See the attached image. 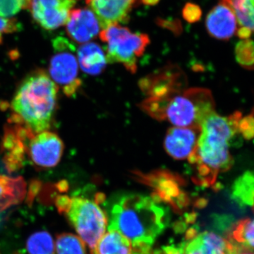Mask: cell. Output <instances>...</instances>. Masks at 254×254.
<instances>
[{
	"mask_svg": "<svg viewBox=\"0 0 254 254\" xmlns=\"http://www.w3.org/2000/svg\"><path fill=\"white\" fill-rule=\"evenodd\" d=\"M240 131H242L240 113L223 117L214 111L203 120L198 143L188 158L195 170V183L214 187L218 175L230 170L232 165L230 143Z\"/></svg>",
	"mask_w": 254,
	"mask_h": 254,
	"instance_id": "obj_1",
	"label": "cell"
},
{
	"mask_svg": "<svg viewBox=\"0 0 254 254\" xmlns=\"http://www.w3.org/2000/svg\"><path fill=\"white\" fill-rule=\"evenodd\" d=\"M158 200L134 193L113 198L108 205V230L120 232L132 245L151 246L169 222L168 211Z\"/></svg>",
	"mask_w": 254,
	"mask_h": 254,
	"instance_id": "obj_2",
	"label": "cell"
},
{
	"mask_svg": "<svg viewBox=\"0 0 254 254\" xmlns=\"http://www.w3.org/2000/svg\"><path fill=\"white\" fill-rule=\"evenodd\" d=\"M58 90L43 70L30 73L11 100L10 124L34 133L48 131L56 110Z\"/></svg>",
	"mask_w": 254,
	"mask_h": 254,
	"instance_id": "obj_3",
	"label": "cell"
},
{
	"mask_svg": "<svg viewBox=\"0 0 254 254\" xmlns=\"http://www.w3.org/2000/svg\"><path fill=\"white\" fill-rule=\"evenodd\" d=\"M141 109L152 118L168 121L175 127H196L215 111L211 92L203 88H191L160 98H148Z\"/></svg>",
	"mask_w": 254,
	"mask_h": 254,
	"instance_id": "obj_4",
	"label": "cell"
},
{
	"mask_svg": "<svg viewBox=\"0 0 254 254\" xmlns=\"http://www.w3.org/2000/svg\"><path fill=\"white\" fill-rule=\"evenodd\" d=\"M101 41L107 44L108 63L122 64L131 73L137 71V61L149 45L144 33H132L128 28L113 24L100 32Z\"/></svg>",
	"mask_w": 254,
	"mask_h": 254,
	"instance_id": "obj_5",
	"label": "cell"
},
{
	"mask_svg": "<svg viewBox=\"0 0 254 254\" xmlns=\"http://www.w3.org/2000/svg\"><path fill=\"white\" fill-rule=\"evenodd\" d=\"M80 238L94 250L100 238L105 235L108 218L95 200L73 197L64 213Z\"/></svg>",
	"mask_w": 254,
	"mask_h": 254,
	"instance_id": "obj_6",
	"label": "cell"
},
{
	"mask_svg": "<svg viewBox=\"0 0 254 254\" xmlns=\"http://www.w3.org/2000/svg\"><path fill=\"white\" fill-rule=\"evenodd\" d=\"M54 47L55 53L50 63V77L66 96H72L81 85L78 77V60L73 54L74 49L63 38L57 40Z\"/></svg>",
	"mask_w": 254,
	"mask_h": 254,
	"instance_id": "obj_7",
	"label": "cell"
},
{
	"mask_svg": "<svg viewBox=\"0 0 254 254\" xmlns=\"http://www.w3.org/2000/svg\"><path fill=\"white\" fill-rule=\"evenodd\" d=\"M25 155L32 164L41 169L56 166L63 154L64 144L61 138L53 132L45 131L33 133L23 128Z\"/></svg>",
	"mask_w": 254,
	"mask_h": 254,
	"instance_id": "obj_8",
	"label": "cell"
},
{
	"mask_svg": "<svg viewBox=\"0 0 254 254\" xmlns=\"http://www.w3.org/2000/svg\"><path fill=\"white\" fill-rule=\"evenodd\" d=\"M77 0H29L28 9L42 28L54 30L67 23Z\"/></svg>",
	"mask_w": 254,
	"mask_h": 254,
	"instance_id": "obj_9",
	"label": "cell"
},
{
	"mask_svg": "<svg viewBox=\"0 0 254 254\" xmlns=\"http://www.w3.org/2000/svg\"><path fill=\"white\" fill-rule=\"evenodd\" d=\"M186 81L180 68L169 66L143 78L140 86L148 98H160L185 89Z\"/></svg>",
	"mask_w": 254,
	"mask_h": 254,
	"instance_id": "obj_10",
	"label": "cell"
},
{
	"mask_svg": "<svg viewBox=\"0 0 254 254\" xmlns=\"http://www.w3.org/2000/svg\"><path fill=\"white\" fill-rule=\"evenodd\" d=\"M200 133V128L178 127L170 128L164 141L165 151L175 160H186L194 151Z\"/></svg>",
	"mask_w": 254,
	"mask_h": 254,
	"instance_id": "obj_11",
	"label": "cell"
},
{
	"mask_svg": "<svg viewBox=\"0 0 254 254\" xmlns=\"http://www.w3.org/2000/svg\"><path fill=\"white\" fill-rule=\"evenodd\" d=\"M66 24L68 36L78 43H88L101 28L96 15L89 9H73Z\"/></svg>",
	"mask_w": 254,
	"mask_h": 254,
	"instance_id": "obj_12",
	"label": "cell"
},
{
	"mask_svg": "<svg viewBox=\"0 0 254 254\" xmlns=\"http://www.w3.org/2000/svg\"><path fill=\"white\" fill-rule=\"evenodd\" d=\"M136 0H86L103 29L125 21Z\"/></svg>",
	"mask_w": 254,
	"mask_h": 254,
	"instance_id": "obj_13",
	"label": "cell"
},
{
	"mask_svg": "<svg viewBox=\"0 0 254 254\" xmlns=\"http://www.w3.org/2000/svg\"><path fill=\"white\" fill-rule=\"evenodd\" d=\"M209 34L218 40H229L237 31L236 16L232 10L220 2L209 12L205 20Z\"/></svg>",
	"mask_w": 254,
	"mask_h": 254,
	"instance_id": "obj_14",
	"label": "cell"
},
{
	"mask_svg": "<svg viewBox=\"0 0 254 254\" xmlns=\"http://www.w3.org/2000/svg\"><path fill=\"white\" fill-rule=\"evenodd\" d=\"M188 242L184 244L185 254H228V240L212 232H189Z\"/></svg>",
	"mask_w": 254,
	"mask_h": 254,
	"instance_id": "obj_15",
	"label": "cell"
},
{
	"mask_svg": "<svg viewBox=\"0 0 254 254\" xmlns=\"http://www.w3.org/2000/svg\"><path fill=\"white\" fill-rule=\"evenodd\" d=\"M78 63L83 72L89 75L100 74L108 63L106 55L101 47L95 43H86L78 50Z\"/></svg>",
	"mask_w": 254,
	"mask_h": 254,
	"instance_id": "obj_16",
	"label": "cell"
},
{
	"mask_svg": "<svg viewBox=\"0 0 254 254\" xmlns=\"http://www.w3.org/2000/svg\"><path fill=\"white\" fill-rule=\"evenodd\" d=\"M26 193V184L22 177L0 175V211L22 202Z\"/></svg>",
	"mask_w": 254,
	"mask_h": 254,
	"instance_id": "obj_17",
	"label": "cell"
},
{
	"mask_svg": "<svg viewBox=\"0 0 254 254\" xmlns=\"http://www.w3.org/2000/svg\"><path fill=\"white\" fill-rule=\"evenodd\" d=\"M130 241L115 230H109L100 238L93 254H131Z\"/></svg>",
	"mask_w": 254,
	"mask_h": 254,
	"instance_id": "obj_18",
	"label": "cell"
},
{
	"mask_svg": "<svg viewBox=\"0 0 254 254\" xmlns=\"http://www.w3.org/2000/svg\"><path fill=\"white\" fill-rule=\"evenodd\" d=\"M236 16L240 27L254 32V0H221Z\"/></svg>",
	"mask_w": 254,
	"mask_h": 254,
	"instance_id": "obj_19",
	"label": "cell"
},
{
	"mask_svg": "<svg viewBox=\"0 0 254 254\" xmlns=\"http://www.w3.org/2000/svg\"><path fill=\"white\" fill-rule=\"evenodd\" d=\"M229 240L254 252V218L239 222L234 227Z\"/></svg>",
	"mask_w": 254,
	"mask_h": 254,
	"instance_id": "obj_20",
	"label": "cell"
},
{
	"mask_svg": "<svg viewBox=\"0 0 254 254\" xmlns=\"http://www.w3.org/2000/svg\"><path fill=\"white\" fill-rule=\"evenodd\" d=\"M232 197L240 204L253 205L254 200V175L240 177L232 188Z\"/></svg>",
	"mask_w": 254,
	"mask_h": 254,
	"instance_id": "obj_21",
	"label": "cell"
},
{
	"mask_svg": "<svg viewBox=\"0 0 254 254\" xmlns=\"http://www.w3.org/2000/svg\"><path fill=\"white\" fill-rule=\"evenodd\" d=\"M29 254H55L53 237L47 232H38L32 235L27 241Z\"/></svg>",
	"mask_w": 254,
	"mask_h": 254,
	"instance_id": "obj_22",
	"label": "cell"
},
{
	"mask_svg": "<svg viewBox=\"0 0 254 254\" xmlns=\"http://www.w3.org/2000/svg\"><path fill=\"white\" fill-rule=\"evenodd\" d=\"M55 254H86L84 242L72 234H61L57 238Z\"/></svg>",
	"mask_w": 254,
	"mask_h": 254,
	"instance_id": "obj_23",
	"label": "cell"
},
{
	"mask_svg": "<svg viewBox=\"0 0 254 254\" xmlns=\"http://www.w3.org/2000/svg\"><path fill=\"white\" fill-rule=\"evenodd\" d=\"M29 0H0V16L10 17L28 8Z\"/></svg>",
	"mask_w": 254,
	"mask_h": 254,
	"instance_id": "obj_24",
	"label": "cell"
},
{
	"mask_svg": "<svg viewBox=\"0 0 254 254\" xmlns=\"http://www.w3.org/2000/svg\"><path fill=\"white\" fill-rule=\"evenodd\" d=\"M237 60L241 63H252L254 61V43L250 39L243 40L237 45Z\"/></svg>",
	"mask_w": 254,
	"mask_h": 254,
	"instance_id": "obj_25",
	"label": "cell"
},
{
	"mask_svg": "<svg viewBox=\"0 0 254 254\" xmlns=\"http://www.w3.org/2000/svg\"><path fill=\"white\" fill-rule=\"evenodd\" d=\"M183 16L188 22L194 23L200 19L201 10L197 5L189 3L184 8Z\"/></svg>",
	"mask_w": 254,
	"mask_h": 254,
	"instance_id": "obj_26",
	"label": "cell"
},
{
	"mask_svg": "<svg viewBox=\"0 0 254 254\" xmlns=\"http://www.w3.org/2000/svg\"><path fill=\"white\" fill-rule=\"evenodd\" d=\"M17 29L18 23L16 19L0 17V37H2L4 33H13Z\"/></svg>",
	"mask_w": 254,
	"mask_h": 254,
	"instance_id": "obj_27",
	"label": "cell"
},
{
	"mask_svg": "<svg viewBox=\"0 0 254 254\" xmlns=\"http://www.w3.org/2000/svg\"><path fill=\"white\" fill-rule=\"evenodd\" d=\"M228 254H254V252L241 247L232 240H228Z\"/></svg>",
	"mask_w": 254,
	"mask_h": 254,
	"instance_id": "obj_28",
	"label": "cell"
},
{
	"mask_svg": "<svg viewBox=\"0 0 254 254\" xmlns=\"http://www.w3.org/2000/svg\"><path fill=\"white\" fill-rule=\"evenodd\" d=\"M131 254H159L153 252L151 246L145 245H132Z\"/></svg>",
	"mask_w": 254,
	"mask_h": 254,
	"instance_id": "obj_29",
	"label": "cell"
},
{
	"mask_svg": "<svg viewBox=\"0 0 254 254\" xmlns=\"http://www.w3.org/2000/svg\"><path fill=\"white\" fill-rule=\"evenodd\" d=\"M162 254H185L183 244L180 245H171L165 247Z\"/></svg>",
	"mask_w": 254,
	"mask_h": 254,
	"instance_id": "obj_30",
	"label": "cell"
},
{
	"mask_svg": "<svg viewBox=\"0 0 254 254\" xmlns=\"http://www.w3.org/2000/svg\"><path fill=\"white\" fill-rule=\"evenodd\" d=\"M237 35L240 37L241 39L246 40L249 39V38L252 35V32L248 28L245 27H240V29H237Z\"/></svg>",
	"mask_w": 254,
	"mask_h": 254,
	"instance_id": "obj_31",
	"label": "cell"
},
{
	"mask_svg": "<svg viewBox=\"0 0 254 254\" xmlns=\"http://www.w3.org/2000/svg\"><path fill=\"white\" fill-rule=\"evenodd\" d=\"M141 1L145 5H154L158 2L159 0H141Z\"/></svg>",
	"mask_w": 254,
	"mask_h": 254,
	"instance_id": "obj_32",
	"label": "cell"
},
{
	"mask_svg": "<svg viewBox=\"0 0 254 254\" xmlns=\"http://www.w3.org/2000/svg\"><path fill=\"white\" fill-rule=\"evenodd\" d=\"M253 205H254V200Z\"/></svg>",
	"mask_w": 254,
	"mask_h": 254,
	"instance_id": "obj_33",
	"label": "cell"
}]
</instances>
